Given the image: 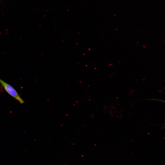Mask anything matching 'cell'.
<instances>
[{"instance_id":"obj_1","label":"cell","mask_w":165,"mask_h":165,"mask_svg":"<svg viewBox=\"0 0 165 165\" xmlns=\"http://www.w3.org/2000/svg\"><path fill=\"white\" fill-rule=\"evenodd\" d=\"M0 83L5 91L11 96L18 101L20 104H23L24 101L21 98L15 89L0 78Z\"/></svg>"}]
</instances>
